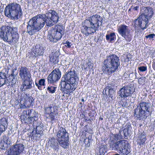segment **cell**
Wrapping results in <instances>:
<instances>
[{
	"mask_svg": "<svg viewBox=\"0 0 155 155\" xmlns=\"http://www.w3.org/2000/svg\"><path fill=\"white\" fill-rule=\"evenodd\" d=\"M44 53V49L43 47L40 45H37L34 46L30 53V55L33 57H37L43 55Z\"/></svg>",
	"mask_w": 155,
	"mask_h": 155,
	"instance_id": "obj_22",
	"label": "cell"
},
{
	"mask_svg": "<svg viewBox=\"0 0 155 155\" xmlns=\"http://www.w3.org/2000/svg\"><path fill=\"white\" fill-rule=\"evenodd\" d=\"M45 15V23L48 27H51L55 25L59 21V16L54 11H49Z\"/></svg>",
	"mask_w": 155,
	"mask_h": 155,
	"instance_id": "obj_15",
	"label": "cell"
},
{
	"mask_svg": "<svg viewBox=\"0 0 155 155\" xmlns=\"http://www.w3.org/2000/svg\"><path fill=\"white\" fill-rule=\"evenodd\" d=\"M120 64V62L118 57L115 54L110 55L103 63L102 71L106 74H111L118 69Z\"/></svg>",
	"mask_w": 155,
	"mask_h": 155,
	"instance_id": "obj_5",
	"label": "cell"
},
{
	"mask_svg": "<svg viewBox=\"0 0 155 155\" xmlns=\"http://www.w3.org/2000/svg\"><path fill=\"white\" fill-rule=\"evenodd\" d=\"M118 155V154H114V155Z\"/></svg>",
	"mask_w": 155,
	"mask_h": 155,
	"instance_id": "obj_35",
	"label": "cell"
},
{
	"mask_svg": "<svg viewBox=\"0 0 155 155\" xmlns=\"http://www.w3.org/2000/svg\"><path fill=\"white\" fill-rule=\"evenodd\" d=\"M82 113L84 118L87 120H92L95 115V113L94 111L93 110L91 109H85V110L83 111Z\"/></svg>",
	"mask_w": 155,
	"mask_h": 155,
	"instance_id": "obj_24",
	"label": "cell"
},
{
	"mask_svg": "<svg viewBox=\"0 0 155 155\" xmlns=\"http://www.w3.org/2000/svg\"><path fill=\"white\" fill-rule=\"evenodd\" d=\"M58 111V108L56 106H50L45 109V115L51 121H54L57 118Z\"/></svg>",
	"mask_w": 155,
	"mask_h": 155,
	"instance_id": "obj_18",
	"label": "cell"
},
{
	"mask_svg": "<svg viewBox=\"0 0 155 155\" xmlns=\"http://www.w3.org/2000/svg\"><path fill=\"white\" fill-rule=\"evenodd\" d=\"M64 27L62 25H57L55 26L49 31L47 38L51 42H57L61 39L64 34Z\"/></svg>",
	"mask_w": 155,
	"mask_h": 155,
	"instance_id": "obj_10",
	"label": "cell"
},
{
	"mask_svg": "<svg viewBox=\"0 0 155 155\" xmlns=\"http://www.w3.org/2000/svg\"><path fill=\"white\" fill-rule=\"evenodd\" d=\"M62 73L59 69H56L50 73L47 77L49 84H53L58 82L61 78Z\"/></svg>",
	"mask_w": 155,
	"mask_h": 155,
	"instance_id": "obj_21",
	"label": "cell"
},
{
	"mask_svg": "<svg viewBox=\"0 0 155 155\" xmlns=\"http://www.w3.org/2000/svg\"><path fill=\"white\" fill-rule=\"evenodd\" d=\"M45 15L43 14H39L31 18L27 26V31L28 34L33 35L40 31L45 25Z\"/></svg>",
	"mask_w": 155,
	"mask_h": 155,
	"instance_id": "obj_6",
	"label": "cell"
},
{
	"mask_svg": "<svg viewBox=\"0 0 155 155\" xmlns=\"http://www.w3.org/2000/svg\"><path fill=\"white\" fill-rule=\"evenodd\" d=\"M103 95L105 97L112 98L115 95V91L110 86H107L103 91Z\"/></svg>",
	"mask_w": 155,
	"mask_h": 155,
	"instance_id": "obj_26",
	"label": "cell"
},
{
	"mask_svg": "<svg viewBox=\"0 0 155 155\" xmlns=\"http://www.w3.org/2000/svg\"><path fill=\"white\" fill-rule=\"evenodd\" d=\"M57 140L61 147L66 149L69 147V135L65 129L61 128L57 134Z\"/></svg>",
	"mask_w": 155,
	"mask_h": 155,
	"instance_id": "obj_12",
	"label": "cell"
},
{
	"mask_svg": "<svg viewBox=\"0 0 155 155\" xmlns=\"http://www.w3.org/2000/svg\"><path fill=\"white\" fill-rule=\"evenodd\" d=\"M142 13L134 21V26L137 30L145 29L148 25L150 19L153 16V9L150 7H145L141 9Z\"/></svg>",
	"mask_w": 155,
	"mask_h": 155,
	"instance_id": "obj_3",
	"label": "cell"
},
{
	"mask_svg": "<svg viewBox=\"0 0 155 155\" xmlns=\"http://www.w3.org/2000/svg\"><path fill=\"white\" fill-rule=\"evenodd\" d=\"M154 37V34H151V35H148V36H147L146 37L147 38H153Z\"/></svg>",
	"mask_w": 155,
	"mask_h": 155,
	"instance_id": "obj_34",
	"label": "cell"
},
{
	"mask_svg": "<svg viewBox=\"0 0 155 155\" xmlns=\"http://www.w3.org/2000/svg\"><path fill=\"white\" fill-rule=\"evenodd\" d=\"M152 112V107L149 103L140 102L134 111V117L139 120L146 119Z\"/></svg>",
	"mask_w": 155,
	"mask_h": 155,
	"instance_id": "obj_7",
	"label": "cell"
},
{
	"mask_svg": "<svg viewBox=\"0 0 155 155\" xmlns=\"http://www.w3.org/2000/svg\"><path fill=\"white\" fill-rule=\"evenodd\" d=\"M8 127V121L5 118L0 119V136L5 131Z\"/></svg>",
	"mask_w": 155,
	"mask_h": 155,
	"instance_id": "obj_27",
	"label": "cell"
},
{
	"mask_svg": "<svg viewBox=\"0 0 155 155\" xmlns=\"http://www.w3.org/2000/svg\"><path fill=\"white\" fill-rule=\"evenodd\" d=\"M106 39L109 43H113L116 40V35L115 32L112 31H109L106 35Z\"/></svg>",
	"mask_w": 155,
	"mask_h": 155,
	"instance_id": "obj_28",
	"label": "cell"
},
{
	"mask_svg": "<svg viewBox=\"0 0 155 155\" xmlns=\"http://www.w3.org/2000/svg\"><path fill=\"white\" fill-rule=\"evenodd\" d=\"M24 146L22 144H17L11 146L7 152V155H19L23 152Z\"/></svg>",
	"mask_w": 155,
	"mask_h": 155,
	"instance_id": "obj_19",
	"label": "cell"
},
{
	"mask_svg": "<svg viewBox=\"0 0 155 155\" xmlns=\"http://www.w3.org/2000/svg\"><path fill=\"white\" fill-rule=\"evenodd\" d=\"M79 83L78 76L74 71L67 72L62 78L60 88L63 93L70 94L77 88Z\"/></svg>",
	"mask_w": 155,
	"mask_h": 155,
	"instance_id": "obj_1",
	"label": "cell"
},
{
	"mask_svg": "<svg viewBox=\"0 0 155 155\" xmlns=\"http://www.w3.org/2000/svg\"><path fill=\"white\" fill-rule=\"evenodd\" d=\"M60 52L59 50L50 53L49 57L50 62L53 64H56L59 61V57L60 56Z\"/></svg>",
	"mask_w": 155,
	"mask_h": 155,
	"instance_id": "obj_25",
	"label": "cell"
},
{
	"mask_svg": "<svg viewBox=\"0 0 155 155\" xmlns=\"http://www.w3.org/2000/svg\"><path fill=\"white\" fill-rule=\"evenodd\" d=\"M146 140V136L144 133H141L140 134L139 136L138 137L137 141L138 143L140 145L144 144Z\"/></svg>",
	"mask_w": 155,
	"mask_h": 155,
	"instance_id": "obj_31",
	"label": "cell"
},
{
	"mask_svg": "<svg viewBox=\"0 0 155 155\" xmlns=\"http://www.w3.org/2000/svg\"><path fill=\"white\" fill-rule=\"evenodd\" d=\"M20 76L22 81L21 91H25L31 89L33 87V82L28 69L26 67H21L20 71Z\"/></svg>",
	"mask_w": 155,
	"mask_h": 155,
	"instance_id": "obj_9",
	"label": "cell"
},
{
	"mask_svg": "<svg viewBox=\"0 0 155 155\" xmlns=\"http://www.w3.org/2000/svg\"><path fill=\"white\" fill-rule=\"evenodd\" d=\"M19 104L21 108H29L34 104V100L31 96L26 94H22L19 97Z\"/></svg>",
	"mask_w": 155,
	"mask_h": 155,
	"instance_id": "obj_14",
	"label": "cell"
},
{
	"mask_svg": "<svg viewBox=\"0 0 155 155\" xmlns=\"http://www.w3.org/2000/svg\"><path fill=\"white\" fill-rule=\"evenodd\" d=\"M139 70L141 72H145L147 70V66H140L139 67Z\"/></svg>",
	"mask_w": 155,
	"mask_h": 155,
	"instance_id": "obj_33",
	"label": "cell"
},
{
	"mask_svg": "<svg viewBox=\"0 0 155 155\" xmlns=\"http://www.w3.org/2000/svg\"><path fill=\"white\" fill-rule=\"evenodd\" d=\"M0 37L5 42L12 45L18 42L19 35L16 29L4 26L0 28Z\"/></svg>",
	"mask_w": 155,
	"mask_h": 155,
	"instance_id": "obj_4",
	"label": "cell"
},
{
	"mask_svg": "<svg viewBox=\"0 0 155 155\" xmlns=\"http://www.w3.org/2000/svg\"><path fill=\"white\" fill-rule=\"evenodd\" d=\"M20 118L22 123L30 125L37 121L38 116L37 113L35 110L29 109L24 111L21 115Z\"/></svg>",
	"mask_w": 155,
	"mask_h": 155,
	"instance_id": "obj_11",
	"label": "cell"
},
{
	"mask_svg": "<svg viewBox=\"0 0 155 155\" xmlns=\"http://www.w3.org/2000/svg\"><path fill=\"white\" fill-rule=\"evenodd\" d=\"M118 31L127 41H130L132 38V32L131 29L126 25H121L118 28Z\"/></svg>",
	"mask_w": 155,
	"mask_h": 155,
	"instance_id": "obj_17",
	"label": "cell"
},
{
	"mask_svg": "<svg viewBox=\"0 0 155 155\" xmlns=\"http://www.w3.org/2000/svg\"><path fill=\"white\" fill-rule=\"evenodd\" d=\"M103 18L98 15L91 16L82 23L81 31L86 36L96 32L102 24Z\"/></svg>",
	"mask_w": 155,
	"mask_h": 155,
	"instance_id": "obj_2",
	"label": "cell"
},
{
	"mask_svg": "<svg viewBox=\"0 0 155 155\" xmlns=\"http://www.w3.org/2000/svg\"><path fill=\"white\" fill-rule=\"evenodd\" d=\"M44 128L41 124L37 125L34 128L30 134V137L32 140H38L41 137L43 134Z\"/></svg>",
	"mask_w": 155,
	"mask_h": 155,
	"instance_id": "obj_20",
	"label": "cell"
},
{
	"mask_svg": "<svg viewBox=\"0 0 155 155\" xmlns=\"http://www.w3.org/2000/svg\"><path fill=\"white\" fill-rule=\"evenodd\" d=\"M4 13L7 18L12 20L19 19L22 15L21 7L16 3L8 4L5 8Z\"/></svg>",
	"mask_w": 155,
	"mask_h": 155,
	"instance_id": "obj_8",
	"label": "cell"
},
{
	"mask_svg": "<svg viewBox=\"0 0 155 155\" xmlns=\"http://www.w3.org/2000/svg\"><path fill=\"white\" fill-rule=\"evenodd\" d=\"M132 130L131 125H127L123 129H122L120 132L121 137L124 138H128L130 137L132 134Z\"/></svg>",
	"mask_w": 155,
	"mask_h": 155,
	"instance_id": "obj_23",
	"label": "cell"
},
{
	"mask_svg": "<svg viewBox=\"0 0 155 155\" xmlns=\"http://www.w3.org/2000/svg\"><path fill=\"white\" fill-rule=\"evenodd\" d=\"M57 87L54 86H49L47 88V90L50 93H54L56 92Z\"/></svg>",
	"mask_w": 155,
	"mask_h": 155,
	"instance_id": "obj_32",
	"label": "cell"
},
{
	"mask_svg": "<svg viewBox=\"0 0 155 155\" xmlns=\"http://www.w3.org/2000/svg\"><path fill=\"white\" fill-rule=\"evenodd\" d=\"M36 85L39 90H42L45 88V80L44 79H41L38 81H36Z\"/></svg>",
	"mask_w": 155,
	"mask_h": 155,
	"instance_id": "obj_29",
	"label": "cell"
},
{
	"mask_svg": "<svg viewBox=\"0 0 155 155\" xmlns=\"http://www.w3.org/2000/svg\"><path fill=\"white\" fill-rule=\"evenodd\" d=\"M136 90L134 84L128 85L121 88L118 92V95L121 98H126L132 95Z\"/></svg>",
	"mask_w": 155,
	"mask_h": 155,
	"instance_id": "obj_16",
	"label": "cell"
},
{
	"mask_svg": "<svg viewBox=\"0 0 155 155\" xmlns=\"http://www.w3.org/2000/svg\"><path fill=\"white\" fill-rule=\"evenodd\" d=\"M7 82V77L5 74L0 72V87L6 84Z\"/></svg>",
	"mask_w": 155,
	"mask_h": 155,
	"instance_id": "obj_30",
	"label": "cell"
},
{
	"mask_svg": "<svg viewBox=\"0 0 155 155\" xmlns=\"http://www.w3.org/2000/svg\"><path fill=\"white\" fill-rule=\"evenodd\" d=\"M115 148L121 155H128L130 153L131 147L129 143L126 140L118 141L115 145Z\"/></svg>",
	"mask_w": 155,
	"mask_h": 155,
	"instance_id": "obj_13",
	"label": "cell"
}]
</instances>
